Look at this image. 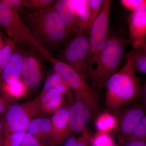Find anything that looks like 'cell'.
Here are the masks:
<instances>
[{"mask_svg":"<svg viewBox=\"0 0 146 146\" xmlns=\"http://www.w3.org/2000/svg\"><path fill=\"white\" fill-rule=\"evenodd\" d=\"M104 86L106 107L115 113L121 106L142 98L143 86L136 76L129 56L125 65L110 77Z\"/></svg>","mask_w":146,"mask_h":146,"instance_id":"1","label":"cell"},{"mask_svg":"<svg viewBox=\"0 0 146 146\" xmlns=\"http://www.w3.org/2000/svg\"><path fill=\"white\" fill-rule=\"evenodd\" d=\"M23 19L35 40L47 50L60 45L68 38L64 24L52 6L26 12Z\"/></svg>","mask_w":146,"mask_h":146,"instance_id":"2","label":"cell"},{"mask_svg":"<svg viewBox=\"0 0 146 146\" xmlns=\"http://www.w3.org/2000/svg\"><path fill=\"white\" fill-rule=\"evenodd\" d=\"M129 44V40L123 35L109 33L94 69L88 75L94 88L100 89L104 86L107 80L117 71Z\"/></svg>","mask_w":146,"mask_h":146,"instance_id":"3","label":"cell"},{"mask_svg":"<svg viewBox=\"0 0 146 146\" xmlns=\"http://www.w3.org/2000/svg\"><path fill=\"white\" fill-rule=\"evenodd\" d=\"M39 54L52 65L54 70L63 76L69 84L75 96L87 105L93 115L99 108L98 96L97 90L86 81L78 72L52 56L48 50L41 46L38 48Z\"/></svg>","mask_w":146,"mask_h":146,"instance_id":"4","label":"cell"},{"mask_svg":"<svg viewBox=\"0 0 146 146\" xmlns=\"http://www.w3.org/2000/svg\"><path fill=\"white\" fill-rule=\"evenodd\" d=\"M89 31L79 30L67 43L58 60L67 64L88 79Z\"/></svg>","mask_w":146,"mask_h":146,"instance_id":"5","label":"cell"},{"mask_svg":"<svg viewBox=\"0 0 146 146\" xmlns=\"http://www.w3.org/2000/svg\"><path fill=\"white\" fill-rule=\"evenodd\" d=\"M41 115L36 98L21 103H15L0 117L4 133L27 131L31 122Z\"/></svg>","mask_w":146,"mask_h":146,"instance_id":"6","label":"cell"},{"mask_svg":"<svg viewBox=\"0 0 146 146\" xmlns=\"http://www.w3.org/2000/svg\"><path fill=\"white\" fill-rule=\"evenodd\" d=\"M110 6L111 1H104L100 11L89 30L88 76L94 69L98 56L109 36Z\"/></svg>","mask_w":146,"mask_h":146,"instance_id":"7","label":"cell"},{"mask_svg":"<svg viewBox=\"0 0 146 146\" xmlns=\"http://www.w3.org/2000/svg\"><path fill=\"white\" fill-rule=\"evenodd\" d=\"M0 26L4 30L9 39H13L17 44L37 50L41 46L35 39L21 16L1 2Z\"/></svg>","mask_w":146,"mask_h":146,"instance_id":"8","label":"cell"},{"mask_svg":"<svg viewBox=\"0 0 146 146\" xmlns=\"http://www.w3.org/2000/svg\"><path fill=\"white\" fill-rule=\"evenodd\" d=\"M38 50L29 48L24 53L22 76L29 89L35 90L41 84L43 71Z\"/></svg>","mask_w":146,"mask_h":146,"instance_id":"9","label":"cell"},{"mask_svg":"<svg viewBox=\"0 0 146 146\" xmlns=\"http://www.w3.org/2000/svg\"><path fill=\"white\" fill-rule=\"evenodd\" d=\"M146 115V108L140 104H133L124 110L120 117L116 129L120 142L134 132Z\"/></svg>","mask_w":146,"mask_h":146,"instance_id":"10","label":"cell"},{"mask_svg":"<svg viewBox=\"0 0 146 146\" xmlns=\"http://www.w3.org/2000/svg\"><path fill=\"white\" fill-rule=\"evenodd\" d=\"M52 131L48 146H60L71 136L69 124L68 108L63 106L51 118Z\"/></svg>","mask_w":146,"mask_h":146,"instance_id":"11","label":"cell"},{"mask_svg":"<svg viewBox=\"0 0 146 146\" xmlns=\"http://www.w3.org/2000/svg\"><path fill=\"white\" fill-rule=\"evenodd\" d=\"M91 114L87 105L75 96L70 106L68 108L69 126L72 133H81L85 130Z\"/></svg>","mask_w":146,"mask_h":146,"instance_id":"12","label":"cell"},{"mask_svg":"<svg viewBox=\"0 0 146 146\" xmlns=\"http://www.w3.org/2000/svg\"><path fill=\"white\" fill-rule=\"evenodd\" d=\"M129 44L139 46L146 39V5L133 11L128 18Z\"/></svg>","mask_w":146,"mask_h":146,"instance_id":"13","label":"cell"},{"mask_svg":"<svg viewBox=\"0 0 146 146\" xmlns=\"http://www.w3.org/2000/svg\"><path fill=\"white\" fill-rule=\"evenodd\" d=\"M52 7L64 24L68 38L74 36V34L79 30L80 28L76 17L69 0L56 1Z\"/></svg>","mask_w":146,"mask_h":146,"instance_id":"14","label":"cell"},{"mask_svg":"<svg viewBox=\"0 0 146 146\" xmlns=\"http://www.w3.org/2000/svg\"><path fill=\"white\" fill-rule=\"evenodd\" d=\"M24 53L16 49L0 77V85L13 83L21 78Z\"/></svg>","mask_w":146,"mask_h":146,"instance_id":"15","label":"cell"},{"mask_svg":"<svg viewBox=\"0 0 146 146\" xmlns=\"http://www.w3.org/2000/svg\"><path fill=\"white\" fill-rule=\"evenodd\" d=\"M41 114L53 115L58 109L64 106L65 96L57 90L50 89L36 98Z\"/></svg>","mask_w":146,"mask_h":146,"instance_id":"16","label":"cell"},{"mask_svg":"<svg viewBox=\"0 0 146 146\" xmlns=\"http://www.w3.org/2000/svg\"><path fill=\"white\" fill-rule=\"evenodd\" d=\"M50 89L57 90L67 98L70 103L73 102V91L70 86L63 76L55 71L47 76L42 91L36 98L42 96L46 91Z\"/></svg>","mask_w":146,"mask_h":146,"instance_id":"17","label":"cell"},{"mask_svg":"<svg viewBox=\"0 0 146 146\" xmlns=\"http://www.w3.org/2000/svg\"><path fill=\"white\" fill-rule=\"evenodd\" d=\"M51 131L50 119L38 117L31 122L27 132L48 145V142L50 137Z\"/></svg>","mask_w":146,"mask_h":146,"instance_id":"18","label":"cell"},{"mask_svg":"<svg viewBox=\"0 0 146 146\" xmlns=\"http://www.w3.org/2000/svg\"><path fill=\"white\" fill-rule=\"evenodd\" d=\"M69 1L76 17L80 30L89 31V0H69Z\"/></svg>","mask_w":146,"mask_h":146,"instance_id":"19","label":"cell"},{"mask_svg":"<svg viewBox=\"0 0 146 146\" xmlns=\"http://www.w3.org/2000/svg\"><path fill=\"white\" fill-rule=\"evenodd\" d=\"M29 89L23 79L8 84H3L0 85V92L11 98L16 100L26 97Z\"/></svg>","mask_w":146,"mask_h":146,"instance_id":"20","label":"cell"},{"mask_svg":"<svg viewBox=\"0 0 146 146\" xmlns=\"http://www.w3.org/2000/svg\"><path fill=\"white\" fill-rule=\"evenodd\" d=\"M128 55L135 72L146 74V48L139 46L133 48Z\"/></svg>","mask_w":146,"mask_h":146,"instance_id":"21","label":"cell"},{"mask_svg":"<svg viewBox=\"0 0 146 146\" xmlns=\"http://www.w3.org/2000/svg\"><path fill=\"white\" fill-rule=\"evenodd\" d=\"M117 119L111 113L104 112L97 118L96 125L98 132L109 133L116 129L117 126Z\"/></svg>","mask_w":146,"mask_h":146,"instance_id":"22","label":"cell"},{"mask_svg":"<svg viewBox=\"0 0 146 146\" xmlns=\"http://www.w3.org/2000/svg\"><path fill=\"white\" fill-rule=\"evenodd\" d=\"M17 44L13 39H7L4 46L0 52V77L16 49Z\"/></svg>","mask_w":146,"mask_h":146,"instance_id":"23","label":"cell"},{"mask_svg":"<svg viewBox=\"0 0 146 146\" xmlns=\"http://www.w3.org/2000/svg\"><path fill=\"white\" fill-rule=\"evenodd\" d=\"M93 138L86 128L78 137L70 136L64 142L63 146H92Z\"/></svg>","mask_w":146,"mask_h":146,"instance_id":"24","label":"cell"},{"mask_svg":"<svg viewBox=\"0 0 146 146\" xmlns=\"http://www.w3.org/2000/svg\"><path fill=\"white\" fill-rule=\"evenodd\" d=\"M133 140L146 142V115L142 119L134 132L127 138L124 139L121 143L124 144L129 141Z\"/></svg>","mask_w":146,"mask_h":146,"instance_id":"25","label":"cell"},{"mask_svg":"<svg viewBox=\"0 0 146 146\" xmlns=\"http://www.w3.org/2000/svg\"><path fill=\"white\" fill-rule=\"evenodd\" d=\"M27 131L4 133L3 146H20Z\"/></svg>","mask_w":146,"mask_h":146,"instance_id":"26","label":"cell"},{"mask_svg":"<svg viewBox=\"0 0 146 146\" xmlns=\"http://www.w3.org/2000/svg\"><path fill=\"white\" fill-rule=\"evenodd\" d=\"M55 1L54 0H25V6L26 8L37 11L51 7Z\"/></svg>","mask_w":146,"mask_h":146,"instance_id":"27","label":"cell"},{"mask_svg":"<svg viewBox=\"0 0 146 146\" xmlns=\"http://www.w3.org/2000/svg\"><path fill=\"white\" fill-rule=\"evenodd\" d=\"M0 2L6 7L15 11L21 16L24 15L25 11V0H0Z\"/></svg>","mask_w":146,"mask_h":146,"instance_id":"28","label":"cell"},{"mask_svg":"<svg viewBox=\"0 0 146 146\" xmlns=\"http://www.w3.org/2000/svg\"><path fill=\"white\" fill-rule=\"evenodd\" d=\"M103 2V0H89V30L100 11Z\"/></svg>","mask_w":146,"mask_h":146,"instance_id":"29","label":"cell"},{"mask_svg":"<svg viewBox=\"0 0 146 146\" xmlns=\"http://www.w3.org/2000/svg\"><path fill=\"white\" fill-rule=\"evenodd\" d=\"M113 139L109 133H97L93 138L92 146H113Z\"/></svg>","mask_w":146,"mask_h":146,"instance_id":"30","label":"cell"},{"mask_svg":"<svg viewBox=\"0 0 146 146\" xmlns=\"http://www.w3.org/2000/svg\"><path fill=\"white\" fill-rule=\"evenodd\" d=\"M120 3L124 7L133 12L145 5L146 0H121Z\"/></svg>","mask_w":146,"mask_h":146,"instance_id":"31","label":"cell"},{"mask_svg":"<svg viewBox=\"0 0 146 146\" xmlns=\"http://www.w3.org/2000/svg\"><path fill=\"white\" fill-rule=\"evenodd\" d=\"M20 146H48L34 136L26 132Z\"/></svg>","mask_w":146,"mask_h":146,"instance_id":"32","label":"cell"},{"mask_svg":"<svg viewBox=\"0 0 146 146\" xmlns=\"http://www.w3.org/2000/svg\"><path fill=\"white\" fill-rule=\"evenodd\" d=\"M16 102L15 100L0 92V116L5 113L11 105Z\"/></svg>","mask_w":146,"mask_h":146,"instance_id":"33","label":"cell"},{"mask_svg":"<svg viewBox=\"0 0 146 146\" xmlns=\"http://www.w3.org/2000/svg\"><path fill=\"white\" fill-rule=\"evenodd\" d=\"M124 146H146V142L133 140L125 143Z\"/></svg>","mask_w":146,"mask_h":146,"instance_id":"34","label":"cell"},{"mask_svg":"<svg viewBox=\"0 0 146 146\" xmlns=\"http://www.w3.org/2000/svg\"><path fill=\"white\" fill-rule=\"evenodd\" d=\"M4 137L3 127L1 120L0 118V146H3Z\"/></svg>","mask_w":146,"mask_h":146,"instance_id":"35","label":"cell"},{"mask_svg":"<svg viewBox=\"0 0 146 146\" xmlns=\"http://www.w3.org/2000/svg\"><path fill=\"white\" fill-rule=\"evenodd\" d=\"M142 98L143 101V105L146 108V83L143 86V93Z\"/></svg>","mask_w":146,"mask_h":146,"instance_id":"36","label":"cell"},{"mask_svg":"<svg viewBox=\"0 0 146 146\" xmlns=\"http://www.w3.org/2000/svg\"><path fill=\"white\" fill-rule=\"evenodd\" d=\"M5 43L6 42H5L4 41L2 33L1 31V30H0V52L2 49L3 47L4 46Z\"/></svg>","mask_w":146,"mask_h":146,"instance_id":"37","label":"cell"},{"mask_svg":"<svg viewBox=\"0 0 146 146\" xmlns=\"http://www.w3.org/2000/svg\"><path fill=\"white\" fill-rule=\"evenodd\" d=\"M140 46L145 47V48H146V39H145V41H144V42H143V43H142V44H141L140 45Z\"/></svg>","mask_w":146,"mask_h":146,"instance_id":"38","label":"cell"},{"mask_svg":"<svg viewBox=\"0 0 146 146\" xmlns=\"http://www.w3.org/2000/svg\"></svg>","mask_w":146,"mask_h":146,"instance_id":"39","label":"cell"}]
</instances>
